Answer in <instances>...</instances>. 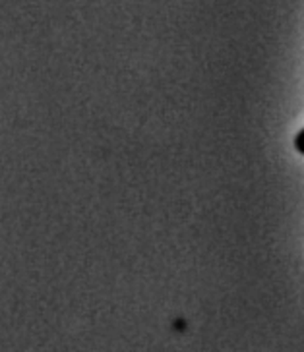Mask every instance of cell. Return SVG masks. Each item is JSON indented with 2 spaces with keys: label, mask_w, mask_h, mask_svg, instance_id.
<instances>
[{
  "label": "cell",
  "mask_w": 304,
  "mask_h": 352,
  "mask_svg": "<svg viewBox=\"0 0 304 352\" xmlns=\"http://www.w3.org/2000/svg\"><path fill=\"white\" fill-rule=\"evenodd\" d=\"M294 147H296V151H298L301 155H304V128L296 134V138H294Z\"/></svg>",
  "instance_id": "cell-1"
}]
</instances>
